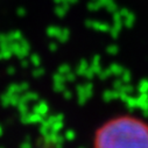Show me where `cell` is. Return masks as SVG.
Returning a JSON list of instances; mask_svg holds the SVG:
<instances>
[{
	"mask_svg": "<svg viewBox=\"0 0 148 148\" xmlns=\"http://www.w3.org/2000/svg\"><path fill=\"white\" fill-rule=\"evenodd\" d=\"M99 148H148V133L132 121L108 126L100 135Z\"/></svg>",
	"mask_w": 148,
	"mask_h": 148,
	"instance_id": "1",
	"label": "cell"
}]
</instances>
